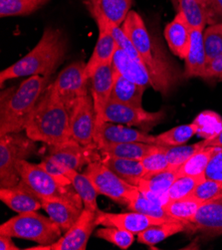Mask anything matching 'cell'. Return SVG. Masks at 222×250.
<instances>
[{
    "label": "cell",
    "instance_id": "1",
    "mask_svg": "<svg viewBox=\"0 0 222 250\" xmlns=\"http://www.w3.org/2000/svg\"><path fill=\"white\" fill-rule=\"evenodd\" d=\"M68 52V41L63 31L47 27L31 51L0 73V84L25 76L51 77Z\"/></svg>",
    "mask_w": 222,
    "mask_h": 250
},
{
    "label": "cell",
    "instance_id": "2",
    "mask_svg": "<svg viewBox=\"0 0 222 250\" xmlns=\"http://www.w3.org/2000/svg\"><path fill=\"white\" fill-rule=\"evenodd\" d=\"M25 133L34 142L48 146H59L71 141L68 109L48 85L35 106L26 126Z\"/></svg>",
    "mask_w": 222,
    "mask_h": 250
},
{
    "label": "cell",
    "instance_id": "3",
    "mask_svg": "<svg viewBox=\"0 0 222 250\" xmlns=\"http://www.w3.org/2000/svg\"><path fill=\"white\" fill-rule=\"evenodd\" d=\"M51 77L29 76L18 88L1 93L0 137L25 130L26 124Z\"/></svg>",
    "mask_w": 222,
    "mask_h": 250
},
{
    "label": "cell",
    "instance_id": "4",
    "mask_svg": "<svg viewBox=\"0 0 222 250\" xmlns=\"http://www.w3.org/2000/svg\"><path fill=\"white\" fill-rule=\"evenodd\" d=\"M121 28L136 47L143 64L149 69L153 80L152 87L156 91L166 95L176 82L175 73H172L170 65L165 62L161 50L156 48L141 15L131 10Z\"/></svg>",
    "mask_w": 222,
    "mask_h": 250
},
{
    "label": "cell",
    "instance_id": "5",
    "mask_svg": "<svg viewBox=\"0 0 222 250\" xmlns=\"http://www.w3.org/2000/svg\"><path fill=\"white\" fill-rule=\"evenodd\" d=\"M62 230L50 218L36 211L19 213L0 226V235L23 238L40 245H50L62 236Z\"/></svg>",
    "mask_w": 222,
    "mask_h": 250
},
{
    "label": "cell",
    "instance_id": "6",
    "mask_svg": "<svg viewBox=\"0 0 222 250\" xmlns=\"http://www.w3.org/2000/svg\"><path fill=\"white\" fill-rule=\"evenodd\" d=\"M16 168L21 181L32 192L43 199H65L82 207V199L71 186H64L55 180L40 164H32L26 160H20Z\"/></svg>",
    "mask_w": 222,
    "mask_h": 250
},
{
    "label": "cell",
    "instance_id": "7",
    "mask_svg": "<svg viewBox=\"0 0 222 250\" xmlns=\"http://www.w3.org/2000/svg\"><path fill=\"white\" fill-rule=\"evenodd\" d=\"M21 133V132H20ZM20 133H11L0 137V187L11 188L19 184L20 176L16 165L26 160L35 151L34 141Z\"/></svg>",
    "mask_w": 222,
    "mask_h": 250
},
{
    "label": "cell",
    "instance_id": "8",
    "mask_svg": "<svg viewBox=\"0 0 222 250\" xmlns=\"http://www.w3.org/2000/svg\"><path fill=\"white\" fill-rule=\"evenodd\" d=\"M90 178L99 194H103L114 202L128 206L138 187L129 184L106 167L101 161L90 163L84 172Z\"/></svg>",
    "mask_w": 222,
    "mask_h": 250
},
{
    "label": "cell",
    "instance_id": "9",
    "mask_svg": "<svg viewBox=\"0 0 222 250\" xmlns=\"http://www.w3.org/2000/svg\"><path fill=\"white\" fill-rule=\"evenodd\" d=\"M89 81L86 74V63L76 61L64 68L50 87L55 96L69 110L77 99L88 95Z\"/></svg>",
    "mask_w": 222,
    "mask_h": 250
},
{
    "label": "cell",
    "instance_id": "10",
    "mask_svg": "<svg viewBox=\"0 0 222 250\" xmlns=\"http://www.w3.org/2000/svg\"><path fill=\"white\" fill-rule=\"evenodd\" d=\"M68 112L72 138L85 146H96L94 135L97 116L92 96L88 94L77 99Z\"/></svg>",
    "mask_w": 222,
    "mask_h": 250
},
{
    "label": "cell",
    "instance_id": "11",
    "mask_svg": "<svg viewBox=\"0 0 222 250\" xmlns=\"http://www.w3.org/2000/svg\"><path fill=\"white\" fill-rule=\"evenodd\" d=\"M163 117L164 114L162 111L147 112L143 110L142 107H133L110 101L104 110L101 123L109 122L126 125V126L152 128L155 125L161 122Z\"/></svg>",
    "mask_w": 222,
    "mask_h": 250
},
{
    "label": "cell",
    "instance_id": "12",
    "mask_svg": "<svg viewBox=\"0 0 222 250\" xmlns=\"http://www.w3.org/2000/svg\"><path fill=\"white\" fill-rule=\"evenodd\" d=\"M132 142L156 145L157 138L156 136L149 135L145 132L128 127L126 125L109 122H103L96 125L94 143L98 149L109 145Z\"/></svg>",
    "mask_w": 222,
    "mask_h": 250
},
{
    "label": "cell",
    "instance_id": "13",
    "mask_svg": "<svg viewBox=\"0 0 222 250\" xmlns=\"http://www.w3.org/2000/svg\"><path fill=\"white\" fill-rule=\"evenodd\" d=\"M167 219L156 218L137 211L125 212V213H112L105 212L99 209L96 212V224L103 227H112L124 229L132 232L133 234H140L156 224L164 223Z\"/></svg>",
    "mask_w": 222,
    "mask_h": 250
},
{
    "label": "cell",
    "instance_id": "14",
    "mask_svg": "<svg viewBox=\"0 0 222 250\" xmlns=\"http://www.w3.org/2000/svg\"><path fill=\"white\" fill-rule=\"evenodd\" d=\"M96 224V212L84 208L78 221L47 250H85Z\"/></svg>",
    "mask_w": 222,
    "mask_h": 250
},
{
    "label": "cell",
    "instance_id": "15",
    "mask_svg": "<svg viewBox=\"0 0 222 250\" xmlns=\"http://www.w3.org/2000/svg\"><path fill=\"white\" fill-rule=\"evenodd\" d=\"M96 146H85L80 145L74 139L59 146H53L50 148L49 159L53 160L60 166L79 170L85 165H89L92 162L99 161L93 157L97 156L95 153Z\"/></svg>",
    "mask_w": 222,
    "mask_h": 250
},
{
    "label": "cell",
    "instance_id": "16",
    "mask_svg": "<svg viewBox=\"0 0 222 250\" xmlns=\"http://www.w3.org/2000/svg\"><path fill=\"white\" fill-rule=\"evenodd\" d=\"M187 230L201 231L208 236L222 234V193L200 207Z\"/></svg>",
    "mask_w": 222,
    "mask_h": 250
},
{
    "label": "cell",
    "instance_id": "17",
    "mask_svg": "<svg viewBox=\"0 0 222 250\" xmlns=\"http://www.w3.org/2000/svg\"><path fill=\"white\" fill-rule=\"evenodd\" d=\"M116 71L113 64H107L98 68L90 78L91 93L94 102V108L97 116L96 125L101 123L102 115L108 103L115 82Z\"/></svg>",
    "mask_w": 222,
    "mask_h": 250
},
{
    "label": "cell",
    "instance_id": "18",
    "mask_svg": "<svg viewBox=\"0 0 222 250\" xmlns=\"http://www.w3.org/2000/svg\"><path fill=\"white\" fill-rule=\"evenodd\" d=\"M181 12L191 29H205L206 25L218 23L217 14L211 0H176Z\"/></svg>",
    "mask_w": 222,
    "mask_h": 250
},
{
    "label": "cell",
    "instance_id": "19",
    "mask_svg": "<svg viewBox=\"0 0 222 250\" xmlns=\"http://www.w3.org/2000/svg\"><path fill=\"white\" fill-rule=\"evenodd\" d=\"M0 199L9 208L18 213L36 211L42 208L40 198L21 180L18 185L11 188H1Z\"/></svg>",
    "mask_w": 222,
    "mask_h": 250
},
{
    "label": "cell",
    "instance_id": "20",
    "mask_svg": "<svg viewBox=\"0 0 222 250\" xmlns=\"http://www.w3.org/2000/svg\"><path fill=\"white\" fill-rule=\"evenodd\" d=\"M42 208L46 211L63 232L75 224L83 212V208L65 199H43Z\"/></svg>",
    "mask_w": 222,
    "mask_h": 250
},
{
    "label": "cell",
    "instance_id": "21",
    "mask_svg": "<svg viewBox=\"0 0 222 250\" xmlns=\"http://www.w3.org/2000/svg\"><path fill=\"white\" fill-rule=\"evenodd\" d=\"M192 29L181 12L164 28V37L170 51L181 59H185L190 42Z\"/></svg>",
    "mask_w": 222,
    "mask_h": 250
},
{
    "label": "cell",
    "instance_id": "22",
    "mask_svg": "<svg viewBox=\"0 0 222 250\" xmlns=\"http://www.w3.org/2000/svg\"><path fill=\"white\" fill-rule=\"evenodd\" d=\"M112 64L116 72L128 80L144 87L153 85L150 71L143 62L132 58L119 48L115 53Z\"/></svg>",
    "mask_w": 222,
    "mask_h": 250
},
{
    "label": "cell",
    "instance_id": "23",
    "mask_svg": "<svg viewBox=\"0 0 222 250\" xmlns=\"http://www.w3.org/2000/svg\"><path fill=\"white\" fill-rule=\"evenodd\" d=\"M98 27L99 38L89 61L86 63V74L89 79L98 68L113 63L115 53L118 49V45L110 32L105 27Z\"/></svg>",
    "mask_w": 222,
    "mask_h": 250
},
{
    "label": "cell",
    "instance_id": "24",
    "mask_svg": "<svg viewBox=\"0 0 222 250\" xmlns=\"http://www.w3.org/2000/svg\"><path fill=\"white\" fill-rule=\"evenodd\" d=\"M184 61V78L203 77L207 66V60L203 44L202 29H192L191 42Z\"/></svg>",
    "mask_w": 222,
    "mask_h": 250
},
{
    "label": "cell",
    "instance_id": "25",
    "mask_svg": "<svg viewBox=\"0 0 222 250\" xmlns=\"http://www.w3.org/2000/svg\"><path fill=\"white\" fill-rule=\"evenodd\" d=\"M133 0H87L93 17L101 16L121 26L131 11Z\"/></svg>",
    "mask_w": 222,
    "mask_h": 250
},
{
    "label": "cell",
    "instance_id": "26",
    "mask_svg": "<svg viewBox=\"0 0 222 250\" xmlns=\"http://www.w3.org/2000/svg\"><path fill=\"white\" fill-rule=\"evenodd\" d=\"M145 89L146 87L134 83L116 72L110 101L133 107H141L142 96Z\"/></svg>",
    "mask_w": 222,
    "mask_h": 250
},
{
    "label": "cell",
    "instance_id": "27",
    "mask_svg": "<svg viewBox=\"0 0 222 250\" xmlns=\"http://www.w3.org/2000/svg\"><path fill=\"white\" fill-rule=\"evenodd\" d=\"M102 163L113 170L121 179L138 187L140 181L144 177L145 170L141 161L121 159L105 156Z\"/></svg>",
    "mask_w": 222,
    "mask_h": 250
},
{
    "label": "cell",
    "instance_id": "28",
    "mask_svg": "<svg viewBox=\"0 0 222 250\" xmlns=\"http://www.w3.org/2000/svg\"><path fill=\"white\" fill-rule=\"evenodd\" d=\"M158 148L159 146L157 145L132 142L105 146L100 148V152L107 157L141 161L146 156L157 151Z\"/></svg>",
    "mask_w": 222,
    "mask_h": 250
},
{
    "label": "cell",
    "instance_id": "29",
    "mask_svg": "<svg viewBox=\"0 0 222 250\" xmlns=\"http://www.w3.org/2000/svg\"><path fill=\"white\" fill-rule=\"evenodd\" d=\"M64 170L66 177L71 182L72 187L81 197L84 204V208L97 212L99 210L97 204V197L99 195V192L90 178L86 176L85 173H80L78 170L72 168L64 167Z\"/></svg>",
    "mask_w": 222,
    "mask_h": 250
},
{
    "label": "cell",
    "instance_id": "30",
    "mask_svg": "<svg viewBox=\"0 0 222 250\" xmlns=\"http://www.w3.org/2000/svg\"><path fill=\"white\" fill-rule=\"evenodd\" d=\"M186 231V226L179 220L167 221L161 224H156L144 231L138 234V241L140 243L154 246L166 238L178 234L180 232Z\"/></svg>",
    "mask_w": 222,
    "mask_h": 250
},
{
    "label": "cell",
    "instance_id": "31",
    "mask_svg": "<svg viewBox=\"0 0 222 250\" xmlns=\"http://www.w3.org/2000/svg\"><path fill=\"white\" fill-rule=\"evenodd\" d=\"M221 149L220 147L215 146H205L201 151L191 156L184 164H182L178 169V176L184 177H197L204 176V171L212 159V157Z\"/></svg>",
    "mask_w": 222,
    "mask_h": 250
},
{
    "label": "cell",
    "instance_id": "32",
    "mask_svg": "<svg viewBox=\"0 0 222 250\" xmlns=\"http://www.w3.org/2000/svg\"><path fill=\"white\" fill-rule=\"evenodd\" d=\"M202 204L203 203L199 199L192 196H187L178 199V201H170L163 208L171 218L183 222L187 230L189 223Z\"/></svg>",
    "mask_w": 222,
    "mask_h": 250
},
{
    "label": "cell",
    "instance_id": "33",
    "mask_svg": "<svg viewBox=\"0 0 222 250\" xmlns=\"http://www.w3.org/2000/svg\"><path fill=\"white\" fill-rule=\"evenodd\" d=\"M178 178V169H168L147 178H142L138 185V188L141 191H150L159 195L167 196L170 187Z\"/></svg>",
    "mask_w": 222,
    "mask_h": 250
},
{
    "label": "cell",
    "instance_id": "34",
    "mask_svg": "<svg viewBox=\"0 0 222 250\" xmlns=\"http://www.w3.org/2000/svg\"><path fill=\"white\" fill-rule=\"evenodd\" d=\"M200 131V124L194 121L191 124L182 125L172 128L164 133H161L158 136L156 145L157 146H180L184 145L187 141H189L195 134Z\"/></svg>",
    "mask_w": 222,
    "mask_h": 250
},
{
    "label": "cell",
    "instance_id": "35",
    "mask_svg": "<svg viewBox=\"0 0 222 250\" xmlns=\"http://www.w3.org/2000/svg\"><path fill=\"white\" fill-rule=\"evenodd\" d=\"M49 0H0V16H27L44 6Z\"/></svg>",
    "mask_w": 222,
    "mask_h": 250
},
{
    "label": "cell",
    "instance_id": "36",
    "mask_svg": "<svg viewBox=\"0 0 222 250\" xmlns=\"http://www.w3.org/2000/svg\"><path fill=\"white\" fill-rule=\"evenodd\" d=\"M205 147L204 141L193 145H180V146H162L165 153V157L169 164V167L172 170H177L184 164L191 156Z\"/></svg>",
    "mask_w": 222,
    "mask_h": 250
},
{
    "label": "cell",
    "instance_id": "37",
    "mask_svg": "<svg viewBox=\"0 0 222 250\" xmlns=\"http://www.w3.org/2000/svg\"><path fill=\"white\" fill-rule=\"evenodd\" d=\"M128 208L132 211L141 212L146 215H150L156 218H162L167 220H177L171 218L167 212L165 211L164 208L157 205L156 203L152 202L151 199L147 198L140 189H138L130 199V203L127 206Z\"/></svg>",
    "mask_w": 222,
    "mask_h": 250
},
{
    "label": "cell",
    "instance_id": "38",
    "mask_svg": "<svg viewBox=\"0 0 222 250\" xmlns=\"http://www.w3.org/2000/svg\"><path fill=\"white\" fill-rule=\"evenodd\" d=\"M94 19L96 20L98 26L105 27L110 32V34L115 39L119 49L122 50V51H125L132 58L142 62L139 52L137 51L136 47L134 46V44L132 43V41L130 40L128 35L125 33L124 29H122L121 26H118V25L111 23L110 21L106 20L105 18H103L101 16H95Z\"/></svg>",
    "mask_w": 222,
    "mask_h": 250
},
{
    "label": "cell",
    "instance_id": "39",
    "mask_svg": "<svg viewBox=\"0 0 222 250\" xmlns=\"http://www.w3.org/2000/svg\"><path fill=\"white\" fill-rule=\"evenodd\" d=\"M203 44L207 64L222 55V22L211 24L203 30Z\"/></svg>",
    "mask_w": 222,
    "mask_h": 250
},
{
    "label": "cell",
    "instance_id": "40",
    "mask_svg": "<svg viewBox=\"0 0 222 250\" xmlns=\"http://www.w3.org/2000/svg\"><path fill=\"white\" fill-rule=\"evenodd\" d=\"M95 236L111 242L122 250L129 249L135 241V234L132 232L112 227H106L104 229H98L95 232Z\"/></svg>",
    "mask_w": 222,
    "mask_h": 250
},
{
    "label": "cell",
    "instance_id": "41",
    "mask_svg": "<svg viewBox=\"0 0 222 250\" xmlns=\"http://www.w3.org/2000/svg\"><path fill=\"white\" fill-rule=\"evenodd\" d=\"M205 179L204 176H197V177H190L184 176L178 178L175 183L170 187L167 196L168 201H178V199L184 198L190 196L192 191L195 188L199 186L203 180Z\"/></svg>",
    "mask_w": 222,
    "mask_h": 250
},
{
    "label": "cell",
    "instance_id": "42",
    "mask_svg": "<svg viewBox=\"0 0 222 250\" xmlns=\"http://www.w3.org/2000/svg\"><path fill=\"white\" fill-rule=\"evenodd\" d=\"M141 162L145 170V174L143 178H147L150 176H153V174L170 169L169 164L165 157V153L161 146H159V148L157 151L150 154L149 156H146L145 158L141 160Z\"/></svg>",
    "mask_w": 222,
    "mask_h": 250
},
{
    "label": "cell",
    "instance_id": "43",
    "mask_svg": "<svg viewBox=\"0 0 222 250\" xmlns=\"http://www.w3.org/2000/svg\"><path fill=\"white\" fill-rule=\"evenodd\" d=\"M222 193V183L204 179L199 186L195 188L190 196L205 203Z\"/></svg>",
    "mask_w": 222,
    "mask_h": 250
},
{
    "label": "cell",
    "instance_id": "44",
    "mask_svg": "<svg viewBox=\"0 0 222 250\" xmlns=\"http://www.w3.org/2000/svg\"><path fill=\"white\" fill-rule=\"evenodd\" d=\"M205 179L222 183V148L212 157L205 171Z\"/></svg>",
    "mask_w": 222,
    "mask_h": 250
},
{
    "label": "cell",
    "instance_id": "45",
    "mask_svg": "<svg viewBox=\"0 0 222 250\" xmlns=\"http://www.w3.org/2000/svg\"><path fill=\"white\" fill-rule=\"evenodd\" d=\"M40 165L51 174V176L57 180L60 184L64 185V186H71V182L70 180L66 177L65 174V170L64 167L62 166H60L59 164H57L56 162H54L53 160L49 159L48 157L40 163Z\"/></svg>",
    "mask_w": 222,
    "mask_h": 250
},
{
    "label": "cell",
    "instance_id": "46",
    "mask_svg": "<svg viewBox=\"0 0 222 250\" xmlns=\"http://www.w3.org/2000/svg\"><path fill=\"white\" fill-rule=\"evenodd\" d=\"M222 77V55L213 59L206 66L203 79H220Z\"/></svg>",
    "mask_w": 222,
    "mask_h": 250
},
{
    "label": "cell",
    "instance_id": "47",
    "mask_svg": "<svg viewBox=\"0 0 222 250\" xmlns=\"http://www.w3.org/2000/svg\"><path fill=\"white\" fill-rule=\"evenodd\" d=\"M0 249L1 250H19L20 248L12 241L11 236L0 235Z\"/></svg>",
    "mask_w": 222,
    "mask_h": 250
},
{
    "label": "cell",
    "instance_id": "48",
    "mask_svg": "<svg viewBox=\"0 0 222 250\" xmlns=\"http://www.w3.org/2000/svg\"><path fill=\"white\" fill-rule=\"evenodd\" d=\"M205 146H215L222 148V128L221 130L213 137L203 140Z\"/></svg>",
    "mask_w": 222,
    "mask_h": 250
},
{
    "label": "cell",
    "instance_id": "49",
    "mask_svg": "<svg viewBox=\"0 0 222 250\" xmlns=\"http://www.w3.org/2000/svg\"><path fill=\"white\" fill-rule=\"evenodd\" d=\"M211 2L217 12V14L222 19V0H211Z\"/></svg>",
    "mask_w": 222,
    "mask_h": 250
},
{
    "label": "cell",
    "instance_id": "50",
    "mask_svg": "<svg viewBox=\"0 0 222 250\" xmlns=\"http://www.w3.org/2000/svg\"><path fill=\"white\" fill-rule=\"evenodd\" d=\"M219 80H220V81H222V77H221V78H220V79H219Z\"/></svg>",
    "mask_w": 222,
    "mask_h": 250
},
{
    "label": "cell",
    "instance_id": "51",
    "mask_svg": "<svg viewBox=\"0 0 222 250\" xmlns=\"http://www.w3.org/2000/svg\"><path fill=\"white\" fill-rule=\"evenodd\" d=\"M206 1H208V0H206Z\"/></svg>",
    "mask_w": 222,
    "mask_h": 250
}]
</instances>
